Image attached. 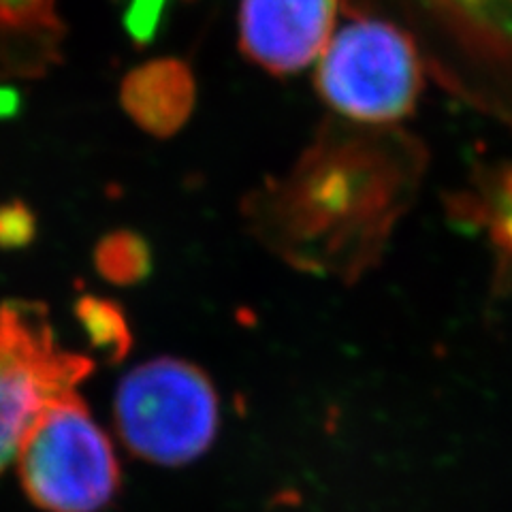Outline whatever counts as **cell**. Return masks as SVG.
<instances>
[{"label":"cell","instance_id":"cell-1","mask_svg":"<svg viewBox=\"0 0 512 512\" xmlns=\"http://www.w3.org/2000/svg\"><path fill=\"white\" fill-rule=\"evenodd\" d=\"M18 463L26 495L45 512H101L122 487L114 446L75 391L41 412Z\"/></svg>","mask_w":512,"mask_h":512},{"label":"cell","instance_id":"cell-2","mask_svg":"<svg viewBox=\"0 0 512 512\" xmlns=\"http://www.w3.org/2000/svg\"><path fill=\"white\" fill-rule=\"evenodd\" d=\"M220 406L214 384L180 359L148 361L128 372L116 393V427L135 457L186 466L212 446Z\"/></svg>","mask_w":512,"mask_h":512},{"label":"cell","instance_id":"cell-3","mask_svg":"<svg viewBox=\"0 0 512 512\" xmlns=\"http://www.w3.org/2000/svg\"><path fill=\"white\" fill-rule=\"evenodd\" d=\"M316 86L344 118L395 122L406 118L423 88L421 56L408 32L370 13H357L318 58Z\"/></svg>","mask_w":512,"mask_h":512},{"label":"cell","instance_id":"cell-4","mask_svg":"<svg viewBox=\"0 0 512 512\" xmlns=\"http://www.w3.org/2000/svg\"><path fill=\"white\" fill-rule=\"evenodd\" d=\"M378 154L370 148L357 150L350 141L342 150L320 148L306 158L284 195V216L291 218L288 233L295 242L308 237L316 244L318 237H327L331 250L342 244L340 237L344 248L374 244L391 220L395 201L391 171L380 165Z\"/></svg>","mask_w":512,"mask_h":512},{"label":"cell","instance_id":"cell-5","mask_svg":"<svg viewBox=\"0 0 512 512\" xmlns=\"http://www.w3.org/2000/svg\"><path fill=\"white\" fill-rule=\"evenodd\" d=\"M92 359L62 350L47 310L37 303L0 306V470L18 457L41 412L75 391L92 372Z\"/></svg>","mask_w":512,"mask_h":512},{"label":"cell","instance_id":"cell-6","mask_svg":"<svg viewBox=\"0 0 512 512\" xmlns=\"http://www.w3.org/2000/svg\"><path fill=\"white\" fill-rule=\"evenodd\" d=\"M342 7L344 0H242L239 43L261 69L297 73L323 54Z\"/></svg>","mask_w":512,"mask_h":512},{"label":"cell","instance_id":"cell-7","mask_svg":"<svg viewBox=\"0 0 512 512\" xmlns=\"http://www.w3.org/2000/svg\"><path fill=\"white\" fill-rule=\"evenodd\" d=\"M60 39L56 0H0V75L45 71Z\"/></svg>","mask_w":512,"mask_h":512},{"label":"cell","instance_id":"cell-8","mask_svg":"<svg viewBox=\"0 0 512 512\" xmlns=\"http://www.w3.org/2000/svg\"><path fill=\"white\" fill-rule=\"evenodd\" d=\"M195 88L178 62H156L135 71L124 82L122 105L143 131L169 137L188 120Z\"/></svg>","mask_w":512,"mask_h":512},{"label":"cell","instance_id":"cell-9","mask_svg":"<svg viewBox=\"0 0 512 512\" xmlns=\"http://www.w3.org/2000/svg\"><path fill=\"white\" fill-rule=\"evenodd\" d=\"M75 312L90 344L101 350L109 361H118L131 350V329L118 303L86 295L77 301Z\"/></svg>","mask_w":512,"mask_h":512},{"label":"cell","instance_id":"cell-10","mask_svg":"<svg viewBox=\"0 0 512 512\" xmlns=\"http://www.w3.org/2000/svg\"><path fill=\"white\" fill-rule=\"evenodd\" d=\"M96 267L114 284L141 282L152 269V252L137 233L116 231L101 239L96 248Z\"/></svg>","mask_w":512,"mask_h":512},{"label":"cell","instance_id":"cell-11","mask_svg":"<svg viewBox=\"0 0 512 512\" xmlns=\"http://www.w3.org/2000/svg\"><path fill=\"white\" fill-rule=\"evenodd\" d=\"M35 233V222L22 205L0 207V246H22Z\"/></svg>","mask_w":512,"mask_h":512}]
</instances>
